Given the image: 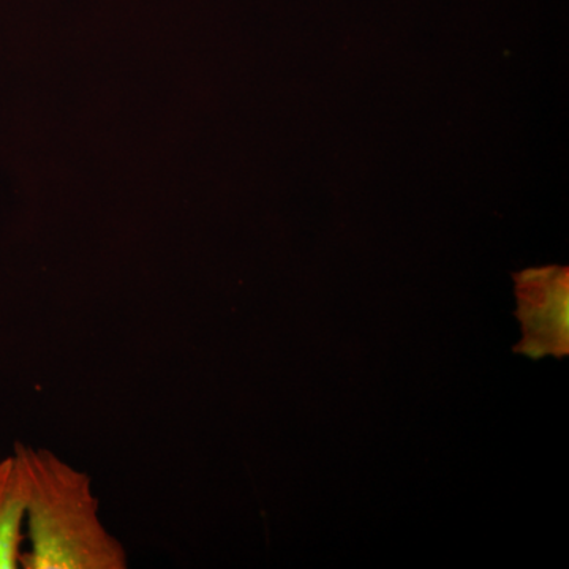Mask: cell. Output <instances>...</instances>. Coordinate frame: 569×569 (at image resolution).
<instances>
[{
  "label": "cell",
  "instance_id": "cell-1",
  "mask_svg": "<svg viewBox=\"0 0 569 569\" xmlns=\"http://www.w3.org/2000/svg\"><path fill=\"white\" fill-rule=\"evenodd\" d=\"M28 486V569H123L126 549L100 519L91 478L48 449L18 445Z\"/></svg>",
  "mask_w": 569,
  "mask_h": 569
},
{
  "label": "cell",
  "instance_id": "cell-2",
  "mask_svg": "<svg viewBox=\"0 0 569 569\" xmlns=\"http://www.w3.org/2000/svg\"><path fill=\"white\" fill-rule=\"evenodd\" d=\"M28 486L17 455L0 459V569L21 567Z\"/></svg>",
  "mask_w": 569,
  "mask_h": 569
}]
</instances>
